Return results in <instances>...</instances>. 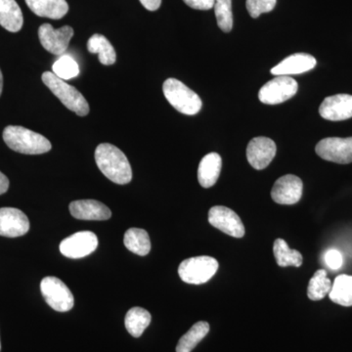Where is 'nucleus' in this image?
<instances>
[{
  "instance_id": "f257e3e1",
  "label": "nucleus",
  "mask_w": 352,
  "mask_h": 352,
  "mask_svg": "<svg viewBox=\"0 0 352 352\" xmlns=\"http://www.w3.org/2000/svg\"><path fill=\"white\" fill-rule=\"evenodd\" d=\"M95 162L109 180L124 185L131 182L132 170L126 155L109 143L98 145L95 150Z\"/></svg>"
},
{
  "instance_id": "f03ea898",
  "label": "nucleus",
  "mask_w": 352,
  "mask_h": 352,
  "mask_svg": "<svg viewBox=\"0 0 352 352\" xmlns=\"http://www.w3.org/2000/svg\"><path fill=\"white\" fill-rule=\"evenodd\" d=\"M3 140L13 151L25 155L44 154L52 147L50 141L41 134L19 126L6 127Z\"/></svg>"
},
{
  "instance_id": "7ed1b4c3",
  "label": "nucleus",
  "mask_w": 352,
  "mask_h": 352,
  "mask_svg": "<svg viewBox=\"0 0 352 352\" xmlns=\"http://www.w3.org/2000/svg\"><path fill=\"white\" fill-rule=\"evenodd\" d=\"M43 82L53 94L62 102V104L73 111L80 117H85L89 113V105H88L87 99L83 95L76 89V87L68 85L65 80L58 78L53 72H45L43 74Z\"/></svg>"
},
{
  "instance_id": "20e7f679",
  "label": "nucleus",
  "mask_w": 352,
  "mask_h": 352,
  "mask_svg": "<svg viewBox=\"0 0 352 352\" xmlns=\"http://www.w3.org/2000/svg\"><path fill=\"white\" fill-rule=\"evenodd\" d=\"M163 91L166 100L178 112L187 116L200 112L203 105L200 96L180 80L168 78L164 82Z\"/></svg>"
},
{
  "instance_id": "39448f33",
  "label": "nucleus",
  "mask_w": 352,
  "mask_h": 352,
  "mask_svg": "<svg viewBox=\"0 0 352 352\" xmlns=\"http://www.w3.org/2000/svg\"><path fill=\"white\" fill-rule=\"evenodd\" d=\"M219 261L212 256H196L183 261L178 267V274L187 284L207 283L219 270Z\"/></svg>"
},
{
  "instance_id": "423d86ee",
  "label": "nucleus",
  "mask_w": 352,
  "mask_h": 352,
  "mask_svg": "<svg viewBox=\"0 0 352 352\" xmlns=\"http://www.w3.org/2000/svg\"><path fill=\"white\" fill-rule=\"evenodd\" d=\"M41 291L44 300L58 312L69 311L75 305V298L71 289L56 277L43 278L41 283Z\"/></svg>"
},
{
  "instance_id": "0eeeda50",
  "label": "nucleus",
  "mask_w": 352,
  "mask_h": 352,
  "mask_svg": "<svg viewBox=\"0 0 352 352\" xmlns=\"http://www.w3.org/2000/svg\"><path fill=\"white\" fill-rule=\"evenodd\" d=\"M298 82L287 76H276V78L266 82L258 92V99L267 105H277L289 100L298 92Z\"/></svg>"
},
{
  "instance_id": "6e6552de",
  "label": "nucleus",
  "mask_w": 352,
  "mask_h": 352,
  "mask_svg": "<svg viewBox=\"0 0 352 352\" xmlns=\"http://www.w3.org/2000/svg\"><path fill=\"white\" fill-rule=\"evenodd\" d=\"M321 159L340 164L352 163V138L322 139L315 147Z\"/></svg>"
},
{
  "instance_id": "1a4fd4ad",
  "label": "nucleus",
  "mask_w": 352,
  "mask_h": 352,
  "mask_svg": "<svg viewBox=\"0 0 352 352\" xmlns=\"http://www.w3.org/2000/svg\"><path fill=\"white\" fill-rule=\"evenodd\" d=\"M73 36L74 29L69 25H64L56 30L50 24H43L38 29L39 41L44 50L51 54L62 56L68 50L69 41Z\"/></svg>"
},
{
  "instance_id": "9d476101",
  "label": "nucleus",
  "mask_w": 352,
  "mask_h": 352,
  "mask_svg": "<svg viewBox=\"0 0 352 352\" xmlns=\"http://www.w3.org/2000/svg\"><path fill=\"white\" fill-rule=\"evenodd\" d=\"M208 222L214 228L231 237L242 238L245 235V226L239 215L231 208L215 206L208 212Z\"/></svg>"
},
{
  "instance_id": "9b49d317",
  "label": "nucleus",
  "mask_w": 352,
  "mask_h": 352,
  "mask_svg": "<svg viewBox=\"0 0 352 352\" xmlns=\"http://www.w3.org/2000/svg\"><path fill=\"white\" fill-rule=\"evenodd\" d=\"M98 247V238L94 232L82 231L62 241L60 252L69 258H82L89 256Z\"/></svg>"
},
{
  "instance_id": "f8f14e48",
  "label": "nucleus",
  "mask_w": 352,
  "mask_h": 352,
  "mask_svg": "<svg viewBox=\"0 0 352 352\" xmlns=\"http://www.w3.org/2000/svg\"><path fill=\"white\" fill-rule=\"evenodd\" d=\"M303 183L294 175L282 176L273 185L271 198L279 205H295L302 199Z\"/></svg>"
},
{
  "instance_id": "ddd939ff",
  "label": "nucleus",
  "mask_w": 352,
  "mask_h": 352,
  "mask_svg": "<svg viewBox=\"0 0 352 352\" xmlns=\"http://www.w3.org/2000/svg\"><path fill=\"white\" fill-rule=\"evenodd\" d=\"M277 148L270 138H256L250 141L247 147V159L252 168L261 170L267 168L276 155Z\"/></svg>"
},
{
  "instance_id": "4468645a",
  "label": "nucleus",
  "mask_w": 352,
  "mask_h": 352,
  "mask_svg": "<svg viewBox=\"0 0 352 352\" xmlns=\"http://www.w3.org/2000/svg\"><path fill=\"white\" fill-rule=\"evenodd\" d=\"M29 230V219L22 210L14 208H0V236L21 237Z\"/></svg>"
},
{
  "instance_id": "2eb2a0df",
  "label": "nucleus",
  "mask_w": 352,
  "mask_h": 352,
  "mask_svg": "<svg viewBox=\"0 0 352 352\" xmlns=\"http://www.w3.org/2000/svg\"><path fill=\"white\" fill-rule=\"evenodd\" d=\"M319 113L323 119L340 122L352 118V95L337 94L322 102Z\"/></svg>"
},
{
  "instance_id": "dca6fc26",
  "label": "nucleus",
  "mask_w": 352,
  "mask_h": 352,
  "mask_svg": "<svg viewBox=\"0 0 352 352\" xmlns=\"http://www.w3.org/2000/svg\"><path fill=\"white\" fill-rule=\"evenodd\" d=\"M316 59L307 53H296L287 57L283 61L280 62L277 66L271 69V74L274 76L300 75L307 73L310 69L315 68Z\"/></svg>"
},
{
  "instance_id": "f3484780",
  "label": "nucleus",
  "mask_w": 352,
  "mask_h": 352,
  "mask_svg": "<svg viewBox=\"0 0 352 352\" xmlns=\"http://www.w3.org/2000/svg\"><path fill=\"white\" fill-rule=\"evenodd\" d=\"M69 208L71 214L78 219L107 220L112 217V212L107 206L95 200L72 201Z\"/></svg>"
},
{
  "instance_id": "a211bd4d",
  "label": "nucleus",
  "mask_w": 352,
  "mask_h": 352,
  "mask_svg": "<svg viewBox=\"0 0 352 352\" xmlns=\"http://www.w3.org/2000/svg\"><path fill=\"white\" fill-rule=\"evenodd\" d=\"M28 7L39 17L62 19L69 11L66 0H25Z\"/></svg>"
},
{
  "instance_id": "6ab92c4d",
  "label": "nucleus",
  "mask_w": 352,
  "mask_h": 352,
  "mask_svg": "<svg viewBox=\"0 0 352 352\" xmlns=\"http://www.w3.org/2000/svg\"><path fill=\"white\" fill-rule=\"evenodd\" d=\"M222 160L217 153H210L201 159L198 168V180L204 188H210L219 179Z\"/></svg>"
},
{
  "instance_id": "aec40b11",
  "label": "nucleus",
  "mask_w": 352,
  "mask_h": 352,
  "mask_svg": "<svg viewBox=\"0 0 352 352\" xmlns=\"http://www.w3.org/2000/svg\"><path fill=\"white\" fill-rule=\"evenodd\" d=\"M0 25L11 32H18L22 29L24 18L15 0H0Z\"/></svg>"
},
{
  "instance_id": "412c9836",
  "label": "nucleus",
  "mask_w": 352,
  "mask_h": 352,
  "mask_svg": "<svg viewBox=\"0 0 352 352\" xmlns=\"http://www.w3.org/2000/svg\"><path fill=\"white\" fill-rule=\"evenodd\" d=\"M87 50L91 54L98 55L99 61L105 66L116 63L117 53L112 44L102 34H95L87 41Z\"/></svg>"
},
{
  "instance_id": "4be33fe9",
  "label": "nucleus",
  "mask_w": 352,
  "mask_h": 352,
  "mask_svg": "<svg viewBox=\"0 0 352 352\" xmlns=\"http://www.w3.org/2000/svg\"><path fill=\"white\" fill-rule=\"evenodd\" d=\"M124 243L129 251L140 256H147L151 251L149 234L144 229H129L124 234Z\"/></svg>"
},
{
  "instance_id": "5701e85b",
  "label": "nucleus",
  "mask_w": 352,
  "mask_h": 352,
  "mask_svg": "<svg viewBox=\"0 0 352 352\" xmlns=\"http://www.w3.org/2000/svg\"><path fill=\"white\" fill-rule=\"evenodd\" d=\"M151 320V314L144 308L132 307L127 311L124 323L127 332L131 333L132 337L139 338L150 325Z\"/></svg>"
},
{
  "instance_id": "b1692460",
  "label": "nucleus",
  "mask_w": 352,
  "mask_h": 352,
  "mask_svg": "<svg viewBox=\"0 0 352 352\" xmlns=\"http://www.w3.org/2000/svg\"><path fill=\"white\" fill-rule=\"evenodd\" d=\"M329 296L337 305L352 307V276L342 274L336 278Z\"/></svg>"
},
{
  "instance_id": "393cba45",
  "label": "nucleus",
  "mask_w": 352,
  "mask_h": 352,
  "mask_svg": "<svg viewBox=\"0 0 352 352\" xmlns=\"http://www.w3.org/2000/svg\"><path fill=\"white\" fill-rule=\"evenodd\" d=\"M208 332H210V324L208 322H197L188 332L182 336L176 346V352H191Z\"/></svg>"
},
{
  "instance_id": "a878e982",
  "label": "nucleus",
  "mask_w": 352,
  "mask_h": 352,
  "mask_svg": "<svg viewBox=\"0 0 352 352\" xmlns=\"http://www.w3.org/2000/svg\"><path fill=\"white\" fill-rule=\"evenodd\" d=\"M273 254H274L278 265L281 267L291 265L300 267L302 264V254L296 250L289 249L286 241L283 239L275 241L274 245H273Z\"/></svg>"
},
{
  "instance_id": "bb28decb",
  "label": "nucleus",
  "mask_w": 352,
  "mask_h": 352,
  "mask_svg": "<svg viewBox=\"0 0 352 352\" xmlns=\"http://www.w3.org/2000/svg\"><path fill=\"white\" fill-rule=\"evenodd\" d=\"M332 282L327 277L326 270L316 271L308 284L307 296L309 300H321L330 293Z\"/></svg>"
},
{
  "instance_id": "cd10ccee",
  "label": "nucleus",
  "mask_w": 352,
  "mask_h": 352,
  "mask_svg": "<svg viewBox=\"0 0 352 352\" xmlns=\"http://www.w3.org/2000/svg\"><path fill=\"white\" fill-rule=\"evenodd\" d=\"M214 8L219 29L230 32L233 28L232 0H214Z\"/></svg>"
},
{
  "instance_id": "c85d7f7f",
  "label": "nucleus",
  "mask_w": 352,
  "mask_h": 352,
  "mask_svg": "<svg viewBox=\"0 0 352 352\" xmlns=\"http://www.w3.org/2000/svg\"><path fill=\"white\" fill-rule=\"evenodd\" d=\"M53 74L63 80H72L80 75V66L69 55H62L52 67Z\"/></svg>"
},
{
  "instance_id": "c756f323",
  "label": "nucleus",
  "mask_w": 352,
  "mask_h": 352,
  "mask_svg": "<svg viewBox=\"0 0 352 352\" xmlns=\"http://www.w3.org/2000/svg\"><path fill=\"white\" fill-rule=\"evenodd\" d=\"M277 0H247L248 12L251 17L258 18L263 13H270L276 6Z\"/></svg>"
},
{
  "instance_id": "7c9ffc66",
  "label": "nucleus",
  "mask_w": 352,
  "mask_h": 352,
  "mask_svg": "<svg viewBox=\"0 0 352 352\" xmlns=\"http://www.w3.org/2000/svg\"><path fill=\"white\" fill-rule=\"evenodd\" d=\"M324 259H325V263L329 267L333 270H340L342 263H344L342 254L337 250H329L324 256Z\"/></svg>"
},
{
  "instance_id": "2f4dec72",
  "label": "nucleus",
  "mask_w": 352,
  "mask_h": 352,
  "mask_svg": "<svg viewBox=\"0 0 352 352\" xmlns=\"http://www.w3.org/2000/svg\"><path fill=\"white\" fill-rule=\"evenodd\" d=\"M183 1L196 10H210L214 6V0H183Z\"/></svg>"
},
{
  "instance_id": "473e14b6",
  "label": "nucleus",
  "mask_w": 352,
  "mask_h": 352,
  "mask_svg": "<svg viewBox=\"0 0 352 352\" xmlns=\"http://www.w3.org/2000/svg\"><path fill=\"white\" fill-rule=\"evenodd\" d=\"M147 10L156 11L161 7L162 0H139Z\"/></svg>"
},
{
  "instance_id": "72a5a7b5",
  "label": "nucleus",
  "mask_w": 352,
  "mask_h": 352,
  "mask_svg": "<svg viewBox=\"0 0 352 352\" xmlns=\"http://www.w3.org/2000/svg\"><path fill=\"white\" fill-rule=\"evenodd\" d=\"M9 188V180L7 176L0 171V195L6 193L7 190Z\"/></svg>"
},
{
  "instance_id": "f704fd0d",
  "label": "nucleus",
  "mask_w": 352,
  "mask_h": 352,
  "mask_svg": "<svg viewBox=\"0 0 352 352\" xmlns=\"http://www.w3.org/2000/svg\"><path fill=\"white\" fill-rule=\"evenodd\" d=\"M2 89H3V76H2L1 69H0V96H1Z\"/></svg>"
},
{
  "instance_id": "c9c22d12",
  "label": "nucleus",
  "mask_w": 352,
  "mask_h": 352,
  "mask_svg": "<svg viewBox=\"0 0 352 352\" xmlns=\"http://www.w3.org/2000/svg\"><path fill=\"white\" fill-rule=\"evenodd\" d=\"M0 351H1V344H0Z\"/></svg>"
}]
</instances>
